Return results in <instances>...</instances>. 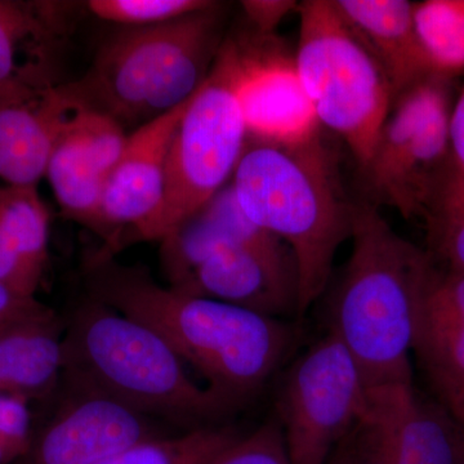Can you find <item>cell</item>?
Here are the masks:
<instances>
[{
    "label": "cell",
    "instance_id": "4316f807",
    "mask_svg": "<svg viewBox=\"0 0 464 464\" xmlns=\"http://www.w3.org/2000/svg\"><path fill=\"white\" fill-rule=\"evenodd\" d=\"M429 231L430 249L440 264L464 273V203L449 210Z\"/></svg>",
    "mask_w": 464,
    "mask_h": 464
},
{
    "label": "cell",
    "instance_id": "7c38bea8",
    "mask_svg": "<svg viewBox=\"0 0 464 464\" xmlns=\"http://www.w3.org/2000/svg\"><path fill=\"white\" fill-rule=\"evenodd\" d=\"M411 356L432 398L460 426L464 404V273L440 264L435 257L415 298Z\"/></svg>",
    "mask_w": 464,
    "mask_h": 464
},
{
    "label": "cell",
    "instance_id": "9c48e42d",
    "mask_svg": "<svg viewBox=\"0 0 464 464\" xmlns=\"http://www.w3.org/2000/svg\"><path fill=\"white\" fill-rule=\"evenodd\" d=\"M362 373L329 331L293 362L276 396V420L292 464H328L366 408Z\"/></svg>",
    "mask_w": 464,
    "mask_h": 464
},
{
    "label": "cell",
    "instance_id": "44dd1931",
    "mask_svg": "<svg viewBox=\"0 0 464 464\" xmlns=\"http://www.w3.org/2000/svg\"><path fill=\"white\" fill-rule=\"evenodd\" d=\"M63 328L53 310L0 329V393L42 398L63 369Z\"/></svg>",
    "mask_w": 464,
    "mask_h": 464
},
{
    "label": "cell",
    "instance_id": "83f0119b",
    "mask_svg": "<svg viewBox=\"0 0 464 464\" xmlns=\"http://www.w3.org/2000/svg\"><path fill=\"white\" fill-rule=\"evenodd\" d=\"M450 140L454 161L453 185H451L444 206L432 222H435L449 210L464 203V87L454 100L453 109H451Z\"/></svg>",
    "mask_w": 464,
    "mask_h": 464
},
{
    "label": "cell",
    "instance_id": "8992f818",
    "mask_svg": "<svg viewBox=\"0 0 464 464\" xmlns=\"http://www.w3.org/2000/svg\"><path fill=\"white\" fill-rule=\"evenodd\" d=\"M453 79L433 74L400 94L371 157L359 168L362 201L431 224L454 179Z\"/></svg>",
    "mask_w": 464,
    "mask_h": 464
},
{
    "label": "cell",
    "instance_id": "4dcf8cb0",
    "mask_svg": "<svg viewBox=\"0 0 464 464\" xmlns=\"http://www.w3.org/2000/svg\"><path fill=\"white\" fill-rule=\"evenodd\" d=\"M350 435L341 442L340 447L335 449L328 464H355L353 462V449H351Z\"/></svg>",
    "mask_w": 464,
    "mask_h": 464
},
{
    "label": "cell",
    "instance_id": "603a6c76",
    "mask_svg": "<svg viewBox=\"0 0 464 464\" xmlns=\"http://www.w3.org/2000/svg\"><path fill=\"white\" fill-rule=\"evenodd\" d=\"M239 438L231 429L199 427L148 440L97 464H206Z\"/></svg>",
    "mask_w": 464,
    "mask_h": 464
},
{
    "label": "cell",
    "instance_id": "f1b7e54d",
    "mask_svg": "<svg viewBox=\"0 0 464 464\" xmlns=\"http://www.w3.org/2000/svg\"><path fill=\"white\" fill-rule=\"evenodd\" d=\"M241 7L250 29L262 35H274L284 18L298 11L299 5L292 0H248L241 2Z\"/></svg>",
    "mask_w": 464,
    "mask_h": 464
},
{
    "label": "cell",
    "instance_id": "f546056e",
    "mask_svg": "<svg viewBox=\"0 0 464 464\" xmlns=\"http://www.w3.org/2000/svg\"><path fill=\"white\" fill-rule=\"evenodd\" d=\"M51 311L52 308L39 302L35 295H24L0 283V329Z\"/></svg>",
    "mask_w": 464,
    "mask_h": 464
},
{
    "label": "cell",
    "instance_id": "6da1fadb",
    "mask_svg": "<svg viewBox=\"0 0 464 464\" xmlns=\"http://www.w3.org/2000/svg\"><path fill=\"white\" fill-rule=\"evenodd\" d=\"M84 284L88 297L160 335L234 408L264 387L297 341L283 320L160 285L142 266L102 250L85 262Z\"/></svg>",
    "mask_w": 464,
    "mask_h": 464
},
{
    "label": "cell",
    "instance_id": "d4e9b609",
    "mask_svg": "<svg viewBox=\"0 0 464 464\" xmlns=\"http://www.w3.org/2000/svg\"><path fill=\"white\" fill-rule=\"evenodd\" d=\"M206 464H292L276 418L255 432L235 440Z\"/></svg>",
    "mask_w": 464,
    "mask_h": 464
},
{
    "label": "cell",
    "instance_id": "30bf717a",
    "mask_svg": "<svg viewBox=\"0 0 464 464\" xmlns=\"http://www.w3.org/2000/svg\"><path fill=\"white\" fill-rule=\"evenodd\" d=\"M230 72L246 139L295 143L322 130L304 90L295 57L284 52L276 35L249 29L226 35L219 50Z\"/></svg>",
    "mask_w": 464,
    "mask_h": 464
},
{
    "label": "cell",
    "instance_id": "ffe728a7",
    "mask_svg": "<svg viewBox=\"0 0 464 464\" xmlns=\"http://www.w3.org/2000/svg\"><path fill=\"white\" fill-rule=\"evenodd\" d=\"M50 212L36 188H0V283L35 295L48 264Z\"/></svg>",
    "mask_w": 464,
    "mask_h": 464
},
{
    "label": "cell",
    "instance_id": "1f68e13d",
    "mask_svg": "<svg viewBox=\"0 0 464 464\" xmlns=\"http://www.w3.org/2000/svg\"><path fill=\"white\" fill-rule=\"evenodd\" d=\"M460 426H462V430H463V432H464V404H463V418H462V424H460Z\"/></svg>",
    "mask_w": 464,
    "mask_h": 464
},
{
    "label": "cell",
    "instance_id": "4fadbf2b",
    "mask_svg": "<svg viewBox=\"0 0 464 464\" xmlns=\"http://www.w3.org/2000/svg\"><path fill=\"white\" fill-rule=\"evenodd\" d=\"M188 101L128 134L103 192L94 227L106 240L102 252L112 255L121 249L124 235L132 237L160 208L168 151Z\"/></svg>",
    "mask_w": 464,
    "mask_h": 464
},
{
    "label": "cell",
    "instance_id": "2e32d148",
    "mask_svg": "<svg viewBox=\"0 0 464 464\" xmlns=\"http://www.w3.org/2000/svg\"><path fill=\"white\" fill-rule=\"evenodd\" d=\"M81 105L69 84L0 94V179L36 188L57 137Z\"/></svg>",
    "mask_w": 464,
    "mask_h": 464
},
{
    "label": "cell",
    "instance_id": "9a60e30c",
    "mask_svg": "<svg viewBox=\"0 0 464 464\" xmlns=\"http://www.w3.org/2000/svg\"><path fill=\"white\" fill-rule=\"evenodd\" d=\"M127 139L118 121L84 103L69 119L45 172L69 218L94 230L103 192Z\"/></svg>",
    "mask_w": 464,
    "mask_h": 464
},
{
    "label": "cell",
    "instance_id": "5bb4252c",
    "mask_svg": "<svg viewBox=\"0 0 464 464\" xmlns=\"http://www.w3.org/2000/svg\"><path fill=\"white\" fill-rule=\"evenodd\" d=\"M72 389L75 395L34 441L33 464H97L163 436L149 415L121 400L93 390Z\"/></svg>",
    "mask_w": 464,
    "mask_h": 464
},
{
    "label": "cell",
    "instance_id": "8fae6325",
    "mask_svg": "<svg viewBox=\"0 0 464 464\" xmlns=\"http://www.w3.org/2000/svg\"><path fill=\"white\" fill-rule=\"evenodd\" d=\"M350 441L355 464H464L462 427L414 383L368 389Z\"/></svg>",
    "mask_w": 464,
    "mask_h": 464
},
{
    "label": "cell",
    "instance_id": "3957f363",
    "mask_svg": "<svg viewBox=\"0 0 464 464\" xmlns=\"http://www.w3.org/2000/svg\"><path fill=\"white\" fill-rule=\"evenodd\" d=\"M353 250L333 292L329 331L362 373L366 389L413 383L415 298L433 262L400 237L380 209L356 201Z\"/></svg>",
    "mask_w": 464,
    "mask_h": 464
},
{
    "label": "cell",
    "instance_id": "277c9868",
    "mask_svg": "<svg viewBox=\"0 0 464 464\" xmlns=\"http://www.w3.org/2000/svg\"><path fill=\"white\" fill-rule=\"evenodd\" d=\"M225 20L215 2L169 23L123 26L101 44L87 74L70 90L124 130L141 127L190 100L207 81L226 38Z\"/></svg>",
    "mask_w": 464,
    "mask_h": 464
},
{
    "label": "cell",
    "instance_id": "ba28073f",
    "mask_svg": "<svg viewBox=\"0 0 464 464\" xmlns=\"http://www.w3.org/2000/svg\"><path fill=\"white\" fill-rule=\"evenodd\" d=\"M246 143L230 72L218 54L177 125L168 151L161 206L130 239L160 241L206 206L230 183Z\"/></svg>",
    "mask_w": 464,
    "mask_h": 464
},
{
    "label": "cell",
    "instance_id": "5b68a950",
    "mask_svg": "<svg viewBox=\"0 0 464 464\" xmlns=\"http://www.w3.org/2000/svg\"><path fill=\"white\" fill-rule=\"evenodd\" d=\"M63 348L70 386L105 393L149 417L207 420L234 408L198 386L152 329L90 297L63 329Z\"/></svg>",
    "mask_w": 464,
    "mask_h": 464
},
{
    "label": "cell",
    "instance_id": "cb8c5ba5",
    "mask_svg": "<svg viewBox=\"0 0 464 464\" xmlns=\"http://www.w3.org/2000/svg\"><path fill=\"white\" fill-rule=\"evenodd\" d=\"M209 0H91L85 7L94 16L121 26L169 23L210 7Z\"/></svg>",
    "mask_w": 464,
    "mask_h": 464
},
{
    "label": "cell",
    "instance_id": "e0dca14e",
    "mask_svg": "<svg viewBox=\"0 0 464 464\" xmlns=\"http://www.w3.org/2000/svg\"><path fill=\"white\" fill-rule=\"evenodd\" d=\"M169 286L276 319L297 316V268L275 264L234 244L222 246Z\"/></svg>",
    "mask_w": 464,
    "mask_h": 464
},
{
    "label": "cell",
    "instance_id": "484cf974",
    "mask_svg": "<svg viewBox=\"0 0 464 464\" xmlns=\"http://www.w3.org/2000/svg\"><path fill=\"white\" fill-rule=\"evenodd\" d=\"M29 399L0 393V464H11L32 453L33 418Z\"/></svg>",
    "mask_w": 464,
    "mask_h": 464
},
{
    "label": "cell",
    "instance_id": "7a4b0ae2",
    "mask_svg": "<svg viewBox=\"0 0 464 464\" xmlns=\"http://www.w3.org/2000/svg\"><path fill=\"white\" fill-rule=\"evenodd\" d=\"M230 183L244 215L295 256L304 317L328 288L337 250L353 234L356 201L344 190L337 152L322 130L295 143L246 139Z\"/></svg>",
    "mask_w": 464,
    "mask_h": 464
},
{
    "label": "cell",
    "instance_id": "ac0fdd59",
    "mask_svg": "<svg viewBox=\"0 0 464 464\" xmlns=\"http://www.w3.org/2000/svg\"><path fill=\"white\" fill-rule=\"evenodd\" d=\"M69 5L0 0V94L56 85L51 57L65 35Z\"/></svg>",
    "mask_w": 464,
    "mask_h": 464
},
{
    "label": "cell",
    "instance_id": "d6986e66",
    "mask_svg": "<svg viewBox=\"0 0 464 464\" xmlns=\"http://www.w3.org/2000/svg\"><path fill=\"white\" fill-rule=\"evenodd\" d=\"M335 8L371 50L389 79L393 101L433 75L408 0H333Z\"/></svg>",
    "mask_w": 464,
    "mask_h": 464
},
{
    "label": "cell",
    "instance_id": "7402d4cb",
    "mask_svg": "<svg viewBox=\"0 0 464 464\" xmlns=\"http://www.w3.org/2000/svg\"><path fill=\"white\" fill-rule=\"evenodd\" d=\"M414 25L433 74L464 72V0L414 3Z\"/></svg>",
    "mask_w": 464,
    "mask_h": 464
},
{
    "label": "cell",
    "instance_id": "52a82bcc",
    "mask_svg": "<svg viewBox=\"0 0 464 464\" xmlns=\"http://www.w3.org/2000/svg\"><path fill=\"white\" fill-rule=\"evenodd\" d=\"M298 14L299 81L320 125L340 137L362 167L393 103L389 79L333 0H306Z\"/></svg>",
    "mask_w": 464,
    "mask_h": 464
}]
</instances>
